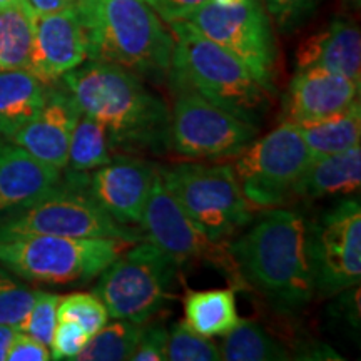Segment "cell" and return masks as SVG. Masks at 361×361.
I'll use <instances>...</instances> for the list:
<instances>
[{
  "mask_svg": "<svg viewBox=\"0 0 361 361\" xmlns=\"http://www.w3.org/2000/svg\"><path fill=\"white\" fill-rule=\"evenodd\" d=\"M61 79L80 114L106 129L112 151H169L171 112L137 74L111 62L89 61Z\"/></svg>",
  "mask_w": 361,
  "mask_h": 361,
  "instance_id": "1",
  "label": "cell"
},
{
  "mask_svg": "<svg viewBox=\"0 0 361 361\" xmlns=\"http://www.w3.org/2000/svg\"><path fill=\"white\" fill-rule=\"evenodd\" d=\"M234 263L247 286L256 288L274 310L296 313L314 293L308 258V221L298 211L271 207L236 241Z\"/></svg>",
  "mask_w": 361,
  "mask_h": 361,
  "instance_id": "2",
  "label": "cell"
},
{
  "mask_svg": "<svg viewBox=\"0 0 361 361\" xmlns=\"http://www.w3.org/2000/svg\"><path fill=\"white\" fill-rule=\"evenodd\" d=\"M87 57L117 64L139 78L168 79L174 39L146 0H78Z\"/></svg>",
  "mask_w": 361,
  "mask_h": 361,
  "instance_id": "3",
  "label": "cell"
},
{
  "mask_svg": "<svg viewBox=\"0 0 361 361\" xmlns=\"http://www.w3.org/2000/svg\"><path fill=\"white\" fill-rule=\"evenodd\" d=\"M174 39L168 79L174 92L186 90L258 126L269 92L246 66L188 20L171 22Z\"/></svg>",
  "mask_w": 361,
  "mask_h": 361,
  "instance_id": "4",
  "label": "cell"
},
{
  "mask_svg": "<svg viewBox=\"0 0 361 361\" xmlns=\"http://www.w3.org/2000/svg\"><path fill=\"white\" fill-rule=\"evenodd\" d=\"M128 241L27 234L0 239V264L17 278L42 284H85L126 251Z\"/></svg>",
  "mask_w": 361,
  "mask_h": 361,
  "instance_id": "5",
  "label": "cell"
},
{
  "mask_svg": "<svg viewBox=\"0 0 361 361\" xmlns=\"http://www.w3.org/2000/svg\"><path fill=\"white\" fill-rule=\"evenodd\" d=\"M157 173L184 211L214 241H228L252 223V206L239 188L233 166L179 162L157 168Z\"/></svg>",
  "mask_w": 361,
  "mask_h": 361,
  "instance_id": "6",
  "label": "cell"
},
{
  "mask_svg": "<svg viewBox=\"0 0 361 361\" xmlns=\"http://www.w3.org/2000/svg\"><path fill=\"white\" fill-rule=\"evenodd\" d=\"M89 178L85 173L69 171L62 186L0 223V239L51 234L69 238H112L137 243L142 238L137 229L119 224L102 211L85 192Z\"/></svg>",
  "mask_w": 361,
  "mask_h": 361,
  "instance_id": "7",
  "label": "cell"
},
{
  "mask_svg": "<svg viewBox=\"0 0 361 361\" xmlns=\"http://www.w3.org/2000/svg\"><path fill=\"white\" fill-rule=\"evenodd\" d=\"M178 266L152 243H141L101 273L94 295L114 319L146 323L169 298Z\"/></svg>",
  "mask_w": 361,
  "mask_h": 361,
  "instance_id": "8",
  "label": "cell"
},
{
  "mask_svg": "<svg viewBox=\"0 0 361 361\" xmlns=\"http://www.w3.org/2000/svg\"><path fill=\"white\" fill-rule=\"evenodd\" d=\"M311 154L295 124L281 123L252 141L233 166L234 174L252 207H279L291 201L298 180L308 168Z\"/></svg>",
  "mask_w": 361,
  "mask_h": 361,
  "instance_id": "9",
  "label": "cell"
},
{
  "mask_svg": "<svg viewBox=\"0 0 361 361\" xmlns=\"http://www.w3.org/2000/svg\"><path fill=\"white\" fill-rule=\"evenodd\" d=\"M141 226L149 243L168 255L176 266L204 261L223 271L236 286H246L229 251V241H214L162 183L156 168Z\"/></svg>",
  "mask_w": 361,
  "mask_h": 361,
  "instance_id": "10",
  "label": "cell"
},
{
  "mask_svg": "<svg viewBox=\"0 0 361 361\" xmlns=\"http://www.w3.org/2000/svg\"><path fill=\"white\" fill-rule=\"evenodd\" d=\"M186 20L238 57L263 89L273 92L276 42L259 0H245L238 6H219L209 0Z\"/></svg>",
  "mask_w": 361,
  "mask_h": 361,
  "instance_id": "11",
  "label": "cell"
},
{
  "mask_svg": "<svg viewBox=\"0 0 361 361\" xmlns=\"http://www.w3.org/2000/svg\"><path fill=\"white\" fill-rule=\"evenodd\" d=\"M176 94L169 151L186 159H224L241 154L258 135V126L186 90Z\"/></svg>",
  "mask_w": 361,
  "mask_h": 361,
  "instance_id": "12",
  "label": "cell"
},
{
  "mask_svg": "<svg viewBox=\"0 0 361 361\" xmlns=\"http://www.w3.org/2000/svg\"><path fill=\"white\" fill-rule=\"evenodd\" d=\"M308 258L314 290L336 295L360 283L361 209L360 201L343 200L308 223Z\"/></svg>",
  "mask_w": 361,
  "mask_h": 361,
  "instance_id": "13",
  "label": "cell"
},
{
  "mask_svg": "<svg viewBox=\"0 0 361 361\" xmlns=\"http://www.w3.org/2000/svg\"><path fill=\"white\" fill-rule=\"evenodd\" d=\"M156 176V166L130 156H114L94 171L87 189L90 200L119 224H141Z\"/></svg>",
  "mask_w": 361,
  "mask_h": 361,
  "instance_id": "14",
  "label": "cell"
},
{
  "mask_svg": "<svg viewBox=\"0 0 361 361\" xmlns=\"http://www.w3.org/2000/svg\"><path fill=\"white\" fill-rule=\"evenodd\" d=\"M87 59L82 22L75 7L35 16L34 44L27 71L54 85Z\"/></svg>",
  "mask_w": 361,
  "mask_h": 361,
  "instance_id": "15",
  "label": "cell"
},
{
  "mask_svg": "<svg viewBox=\"0 0 361 361\" xmlns=\"http://www.w3.org/2000/svg\"><path fill=\"white\" fill-rule=\"evenodd\" d=\"M360 85L323 67L298 69L283 97L281 121L306 124L335 116L358 101Z\"/></svg>",
  "mask_w": 361,
  "mask_h": 361,
  "instance_id": "16",
  "label": "cell"
},
{
  "mask_svg": "<svg viewBox=\"0 0 361 361\" xmlns=\"http://www.w3.org/2000/svg\"><path fill=\"white\" fill-rule=\"evenodd\" d=\"M80 117L79 107L64 87H49L42 109L17 130L11 141L37 159L64 171L71 135Z\"/></svg>",
  "mask_w": 361,
  "mask_h": 361,
  "instance_id": "17",
  "label": "cell"
},
{
  "mask_svg": "<svg viewBox=\"0 0 361 361\" xmlns=\"http://www.w3.org/2000/svg\"><path fill=\"white\" fill-rule=\"evenodd\" d=\"M62 171L17 144L0 142V221L20 213L62 186Z\"/></svg>",
  "mask_w": 361,
  "mask_h": 361,
  "instance_id": "18",
  "label": "cell"
},
{
  "mask_svg": "<svg viewBox=\"0 0 361 361\" xmlns=\"http://www.w3.org/2000/svg\"><path fill=\"white\" fill-rule=\"evenodd\" d=\"M298 69L323 67L361 82V35L358 27L345 19H335L326 29L301 45L296 56Z\"/></svg>",
  "mask_w": 361,
  "mask_h": 361,
  "instance_id": "19",
  "label": "cell"
},
{
  "mask_svg": "<svg viewBox=\"0 0 361 361\" xmlns=\"http://www.w3.org/2000/svg\"><path fill=\"white\" fill-rule=\"evenodd\" d=\"M361 149L360 144L323 157L311 159L298 180L293 197L322 200L328 196H346L360 191Z\"/></svg>",
  "mask_w": 361,
  "mask_h": 361,
  "instance_id": "20",
  "label": "cell"
},
{
  "mask_svg": "<svg viewBox=\"0 0 361 361\" xmlns=\"http://www.w3.org/2000/svg\"><path fill=\"white\" fill-rule=\"evenodd\" d=\"M49 85L30 71L0 72V135L11 139L42 109Z\"/></svg>",
  "mask_w": 361,
  "mask_h": 361,
  "instance_id": "21",
  "label": "cell"
},
{
  "mask_svg": "<svg viewBox=\"0 0 361 361\" xmlns=\"http://www.w3.org/2000/svg\"><path fill=\"white\" fill-rule=\"evenodd\" d=\"M184 314L189 328L206 338L224 336L239 323L236 293L228 290L188 291Z\"/></svg>",
  "mask_w": 361,
  "mask_h": 361,
  "instance_id": "22",
  "label": "cell"
},
{
  "mask_svg": "<svg viewBox=\"0 0 361 361\" xmlns=\"http://www.w3.org/2000/svg\"><path fill=\"white\" fill-rule=\"evenodd\" d=\"M303 135L311 159L323 157L360 144L361 135V106L355 101L348 109L314 123L295 124Z\"/></svg>",
  "mask_w": 361,
  "mask_h": 361,
  "instance_id": "23",
  "label": "cell"
},
{
  "mask_svg": "<svg viewBox=\"0 0 361 361\" xmlns=\"http://www.w3.org/2000/svg\"><path fill=\"white\" fill-rule=\"evenodd\" d=\"M35 13L24 0L0 11V72L27 69L34 44Z\"/></svg>",
  "mask_w": 361,
  "mask_h": 361,
  "instance_id": "24",
  "label": "cell"
},
{
  "mask_svg": "<svg viewBox=\"0 0 361 361\" xmlns=\"http://www.w3.org/2000/svg\"><path fill=\"white\" fill-rule=\"evenodd\" d=\"M221 360L228 361H273L288 360L290 353L263 326L250 319H239L221 343Z\"/></svg>",
  "mask_w": 361,
  "mask_h": 361,
  "instance_id": "25",
  "label": "cell"
},
{
  "mask_svg": "<svg viewBox=\"0 0 361 361\" xmlns=\"http://www.w3.org/2000/svg\"><path fill=\"white\" fill-rule=\"evenodd\" d=\"M112 159L109 135L97 121L80 114L71 135L67 166L74 173H87L107 164Z\"/></svg>",
  "mask_w": 361,
  "mask_h": 361,
  "instance_id": "26",
  "label": "cell"
},
{
  "mask_svg": "<svg viewBox=\"0 0 361 361\" xmlns=\"http://www.w3.org/2000/svg\"><path fill=\"white\" fill-rule=\"evenodd\" d=\"M142 324L117 319L102 326L96 335L89 338L80 353L75 356L79 361H121L129 360L142 336Z\"/></svg>",
  "mask_w": 361,
  "mask_h": 361,
  "instance_id": "27",
  "label": "cell"
},
{
  "mask_svg": "<svg viewBox=\"0 0 361 361\" xmlns=\"http://www.w3.org/2000/svg\"><path fill=\"white\" fill-rule=\"evenodd\" d=\"M164 360L169 361H218L219 346L209 338L200 335L186 322L174 323L168 331Z\"/></svg>",
  "mask_w": 361,
  "mask_h": 361,
  "instance_id": "28",
  "label": "cell"
},
{
  "mask_svg": "<svg viewBox=\"0 0 361 361\" xmlns=\"http://www.w3.org/2000/svg\"><path fill=\"white\" fill-rule=\"evenodd\" d=\"M107 318H109V313L106 306L101 298L94 293H72V295L62 296L59 301L57 322L67 319V322L78 323L90 336L106 326Z\"/></svg>",
  "mask_w": 361,
  "mask_h": 361,
  "instance_id": "29",
  "label": "cell"
},
{
  "mask_svg": "<svg viewBox=\"0 0 361 361\" xmlns=\"http://www.w3.org/2000/svg\"><path fill=\"white\" fill-rule=\"evenodd\" d=\"M35 291L29 290L0 266V324H8L19 329L32 310Z\"/></svg>",
  "mask_w": 361,
  "mask_h": 361,
  "instance_id": "30",
  "label": "cell"
},
{
  "mask_svg": "<svg viewBox=\"0 0 361 361\" xmlns=\"http://www.w3.org/2000/svg\"><path fill=\"white\" fill-rule=\"evenodd\" d=\"M61 296L56 293L35 291V301L19 331L27 333L45 346H51L54 329L57 324V306Z\"/></svg>",
  "mask_w": 361,
  "mask_h": 361,
  "instance_id": "31",
  "label": "cell"
},
{
  "mask_svg": "<svg viewBox=\"0 0 361 361\" xmlns=\"http://www.w3.org/2000/svg\"><path fill=\"white\" fill-rule=\"evenodd\" d=\"M90 335L78 323L59 319L51 341V360H75Z\"/></svg>",
  "mask_w": 361,
  "mask_h": 361,
  "instance_id": "32",
  "label": "cell"
},
{
  "mask_svg": "<svg viewBox=\"0 0 361 361\" xmlns=\"http://www.w3.org/2000/svg\"><path fill=\"white\" fill-rule=\"evenodd\" d=\"M319 0H264V7L281 30H293L308 19Z\"/></svg>",
  "mask_w": 361,
  "mask_h": 361,
  "instance_id": "33",
  "label": "cell"
},
{
  "mask_svg": "<svg viewBox=\"0 0 361 361\" xmlns=\"http://www.w3.org/2000/svg\"><path fill=\"white\" fill-rule=\"evenodd\" d=\"M168 343V328L162 324H152L144 328L141 340L130 355V361H162Z\"/></svg>",
  "mask_w": 361,
  "mask_h": 361,
  "instance_id": "34",
  "label": "cell"
},
{
  "mask_svg": "<svg viewBox=\"0 0 361 361\" xmlns=\"http://www.w3.org/2000/svg\"><path fill=\"white\" fill-rule=\"evenodd\" d=\"M8 361H47L51 360L49 346L34 340L24 331H17L13 343L7 355Z\"/></svg>",
  "mask_w": 361,
  "mask_h": 361,
  "instance_id": "35",
  "label": "cell"
},
{
  "mask_svg": "<svg viewBox=\"0 0 361 361\" xmlns=\"http://www.w3.org/2000/svg\"><path fill=\"white\" fill-rule=\"evenodd\" d=\"M146 2L154 8L162 20L171 24V22L186 20L192 12H196L209 0H146Z\"/></svg>",
  "mask_w": 361,
  "mask_h": 361,
  "instance_id": "36",
  "label": "cell"
},
{
  "mask_svg": "<svg viewBox=\"0 0 361 361\" xmlns=\"http://www.w3.org/2000/svg\"><path fill=\"white\" fill-rule=\"evenodd\" d=\"M24 2L30 7V11L35 16H44V13H52L75 7L78 0H24Z\"/></svg>",
  "mask_w": 361,
  "mask_h": 361,
  "instance_id": "37",
  "label": "cell"
},
{
  "mask_svg": "<svg viewBox=\"0 0 361 361\" xmlns=\"http://www.w3.org/2000/svg\"><path fill=\"white\" fill-rule=\"evenodd\" d=\"M19 329L8 326V324H0V361H6L8 350H11L13 338H16Z\"/></svg>",
  "mask_w": 361,
  "mask_h": 361,
  "instance_id": "38",
  "label": "cell"
},
{
  "mask_svg": "<svg viewBox=\"0 0 361 361\" xmlns=\"http://www.w3.org/2000/svg\"><path fill=\"white\" fill-rule=\"evenodd\" d=\"M213 2L219 4V6H238V4H243L245 0H213Z\"/></svg>",
  "mask_w": 361,
  "mask_h": 361,
  "instance_id": "39",
  "label": "cell"
},
{
  "mask_svg": "<svg viewBox=\"0 0 361 361\" xmlns=\"http://www.w3.org/2000/svg\"><path fill=\"white\" fill-rule=\"evenodd\" d=\"M16 2H19V0H0V11H2V8H7V7L13 6Z\"/></svg>",
  "mask_w": 361,
  "mask_h": 361,
  "instance_id": "40",
  "label": "cell"
},
{
  "mask_svg": "<svg viewBox=\"0 0 361 361\" xmlns=\"http://www.w3.org/2000/svg\"><path fill=\"white\" fill-rule=\"evenodd\" d=\"M355 2H360V0H355Z\"/></svg>",
  "mask_w": 361,
  "mask_h": 361,
  "instance_id": "41",
  "label": "cell"
}]
</instances>
